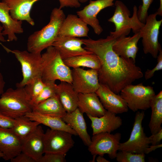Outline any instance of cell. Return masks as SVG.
Segmentation results:
<instances>
[{
  "label": "cell",
  "mask_w": 162,
  "mask_h": 162,
  "mask_svg": "<svg viewBox=\"0 0 162 162\" xmlns=\"http://www.w3.org/2000/svg\"><path fill=\"white\" fill-rule=\"evenodd\" d=\"M62 9L55 8L51 13L49 23L40 30L36 31L28 37L27 51L40 53L44 49L52 46L58 37L63 22L65 18Z\"/></svg>",
  "instance_id": "obj_2"
},
{
  "label": "cell",
  "mask_w": 162,
  "mask_h": 162,
  "mask_svg": "<svg viewBox=\"0 0 162 162\" xmlns=\"http://www.w3.org/2000/svg\"><path fill=\"white\" fill-rule=\"evenodd\" d=\"M45 86V83L40 77L38 78L26 85L24 88L27 94L32 101L41 92Z\"/></svg>",
  "instance_id": "obj_32"
},
{
  "label": "cell",
  "mask_w": 162,
  "mask_h": 162,
  "mask_svg": "<svg viewBox=\"0 0 162 162\" xmlns=\"http://www.w3.org/2000/svg\"><path fill=\"white\" fill-rule=\"evenodd\" d=\"M22 144V141L10 128L0 127V151L5 160H10L21 152Z\"/></svg>",
  "instance_id": "obj_16"
},
{
  "label": "cell",
  "mask_w": 162,
  "mask_h": 162,
  "mask_svg": "<svg viewBox=\"0 0 162 162\" xmlns=\"http://www.w3.org/2000/svg\"><path fill=\"white\" fill-rule=\"evenodd\" d=\"M162 147V144H159L149 146L145 150L144 154H148L151 152L157 149L160 148Z\"/></svg>",
  "instance_id": "obj_41"
},
{
  "label": "cell",
  "mask_w": 162,
  "mask_h": 162,
  "mask_svg": "<svg viewBox=\"0 0 162 162\" xmlns=\"http://www.w3.org/2000/svg\"><path fill=\"white\" fill-rule=\"evenodd\" d=\"M157 15L156 12L148 15L144 26L140 31L144 53H149L154 58H157L161 48L158 38L162 20H158Z\"/></svg>",
  "instance_id": "obj_8"
},
{
  "label": "cell",
  "mask_w": 162,
  "mask_h": 162,
  "mask_svg": "<svg viewBox=\"0 0 162 162\" xmlns=\"http://www.w3.org/2000/svg\"><path fill=\"white\" fill-rule=\"evenodd\" d=\"M44 132L39 125L22 142V152L28 154L38 162L44 152Z\"/></svg>",
  "instance_id": "obj_17"
},
{
  "label": "cell",
  "mask_w": 162,
  "mask_h": 162,
  "mask_svg": "<svg viewBox=\"0 0 162 162\" xmlns=\"http://www.w3.org/2000/svg\"><path fill=\"white\" fill-rule=\"evenodd\" d=\"M142 4L139 6L137 15L139 20L145 23L148 15V10L153 0H142Z\"/></svg>",
  "instance_id": "obj_35"
},
{
  "label": "cell",
  "mask_w": 162,
  "mask_h": 162,
  "mask_svg": "<svg viewBox=\"0 0 162 162\" xmlns=\"http://www.w3.org/2000/svg\"><path fill=\"white\" fill-rule=\"evenodd\" d=\"M87 116L91 122L93 135L103 132L111 133L119 128L122 123L120 117L107 110L100 117Z\"/></svg>",
  "instance_id": "obj_18"
},
{
  "label": "cell",
  "mask_w": 162,
  "mask_h": 162,
  "mask_svg": "<svg viewBox=\"0 0 162 162\" xmlns=\"http://www.w3.org/2000/svg\"><path fill=\"white\" fill-rule=\"evenodd\" d=\"M80 3H85L88 0H78Z\"/></svg>",
  "instance_id": "obj_46"
},
{
  "label": "cell",
  "mask_w": 162,
  "mask_h": 162,
  "mask_svg": "<svg viewBox=\"0 0 162 162\" xmlns=\"http://www.w3.org/2000/svg\"><path fill=\"white\" fill-rule=\"evenodd\" d=\"M83 114L77 108L72 112H66L62 119L76 133L84 144L88 147L91 143V139L87 132Z\"/></svg>",
  "instance_id": "obj_24"
},
{
  "label": "cell",
  "mask_w": 162,
  "mask_h": 162,
  "mask_svg": "<svg viewBox=\"0 0 162 162\" xmlns=\"http://www.w3.org/2000/svg\"><path fill=\"white\" fill-rule=\"evenodd\" d=\"M160 0V6L158 9L157 11L156 12L157 15L160 16H162V0Z\"/></svg>",
  "instance_id": "obj_45"
},
{
  "label": "cell",
  "mask_w": 162,
  "mask_h": 162,
  "mask_svg": "<svg viewBox=\"0 0 162 162\" xmlns=\"http://www.w3.org/2000/svg\"><path fill=\"white\" fill-rule=\"evenodd\" d=\"M115 5L114 14L108 21L114 23L115 28L114 31L110 32V34L116 39L128 35L131 29L134 34L139 32L144 23L138 18L136 6H134L133 15L130 17V10L122 2L116 1Z\"/></svg>",
  "instance_id": "obj_5"
},
{
  "label": "cell",
  "mask_w": 162,
  "mask_h": 162,
  "mask_svg": "<svg viewBox=\"0 0 162 162\" xmlns=\"http://www.w3.org/2000/svg\"><path fill=\"white\" fill-rule=\"evenodd\" d=\"M32 111L43 115L61 118L66 113L56 94L33 107Z\"/></svg>",
  "instance_id": "obj_27"
},
{
  "label": "cell",
  "mask_w": 162,
  "mask_h": 162,
  "mask_svg": "<svg viewBox=\"0 0 162 162\" xmlns=\"http://www.w3.org/2000/svg\"><path fill=\"white\" fill-rule=\"evenodd\" d=\"M152 112L148 127L151 134L162 129V91L155 95L150 105Z\"/></svg>",
  "instance_id": "obj_28"
},
{
  "label": "cell",
  "mask_w": 162,
  "mask_h": 162,
  "mask_svg": "<svg viewBox=\"0 0 162 162\" xmlns=\"http://www.w3.org/2000/svg\"><path fill=\"white\" fill-rule=\"evenodd\" d=\"M10 161L11 162H37L28 154L22 152L11 159Z\"/></svg>",
  "instance_id": "obj_38"
},
{
  "label": "cell",
  "mask_w": 162,
  "mask_h": 162,
  "mask_svg": "<svg viewBox=\"0 0 162 162\" xmlns=\"http://www.w3.org/2000/svg\"><path fill=\"white\" fill-rule=\"evenodd\" d=\"M0 44L8 53L13 54L20 63L22 79L16 83L17 87H23L35 79L41 78L42 58L40 53H33L26 50H10L1 43Z\"/></svg>",
  "instance_id": "obj_6"
},
{
  "label": "cell",
  "mask_w": 162,
  "mask_h": 162,
  "mask_svg": "<svg viewBox=\"0 0 162 162\" xmlns=\"http://www.w3.org/2000/svg\"><path fill=\"white\" fill-rule=\"evenodd\" d=\"M0 97V113L15 119L33 110L31 100L24 87L8 89Z\"/></svg>",
  "instance_id": "obj_4"
},
{
  "label": "cell",
  "mask_w": 162,
  "mask_h": 162,
  "mask_svg": "<svg viewBox=\"0 0 162 162\" xmlns=\"http://www.w3.org/2000/svg\"><path fill=\"white\" fill-rule=\"evenodd\" d=\"M115 0H90L89 3L82 10L76 12L77 15L88 25L90 26L94 33L100 35L103 29L99 24L97 16L103 9L113 6Z\"/></svg>",
  "instance_id": "obj_13"
},
{
  "label": "cell",
  "mask_w": 162,
  "mask_h": 162,
  "mask_svg": "<svg viewBox=\"0 0 162 162\" xmlns=\"http://www.w3.org/2000/svg\"><path fill=\"white\" fill-rule=\"evenodd\" d=\"M1 59L0 58V64H1Z\"/></svg>",
  "instance_id": "obj_48"
},
{
  "label": "cell",
  "mask_w": 162,
  "mask_h": 162,
  "mask_svg": "<svg viewBox=\"0 0 162 162\" xmlns=\"http://www.w3.org/2000/svg\"><path fill=\"white\" fill-rule=\"evenodd\" d=\"M41 92L32 101L33 108L41 102L56 94L55 82H47Z\"/></svg>",
  "instance_id": "obj_31"
},
{
  "label": "cell",
  "mask_w": 162,
  "mask_h": 162,
  "mask_svg": "<svg viewBox=\"0 0 162 162\" xmlns=\"http://www.w3.org/2000/svg\"><path fill=\"white\" fill-rule=\"evenodd\" d=\"M148 139L150 144L154 145L160 144L162 139V129L158 132L154 134H152Z\"/></svg>",
  "instance_id": "obj_40"
},
{
  "label": "cell",
  "mask_w": 162,
  "mask_h": 162,
  "mask_svg": "<svg viewBox=\"0 0 162 162\" xmlns=\"http://www.w3.org/2000/svg\"><path fill=\"white\" fill-rule=\"evenodd\" d=\"M3 30V28L1 25L0 22V41L2 42H5L7 41L6 40L4 37V35H3L2 33V31Z\"/></svg>",
  "instance_id": "obj_44"
},
{
  "label": "cell",
  "mask_w": 162,
  "mask_h": 162,
  "mask_svg": "<svg viewBox=\"0 0 162 162\" xmlns=\"http://www.w3.org/2000/svg\"><path fill=\"white\" fill-rule=\"evenodd\" d=\"M83 45L82 39L58 35L52 46L57 50L64 60L73 57L93 53L83 47Z\"/></svg>",
  "instance_id": "obj_14"
},
{
  "label": "cell",
  "mask_w": 162,
  "mask_h": 162,
  "mask_svg": "<svg viewBox=\"0 0 162 162\" xmlns=\"http://www.w3.org/2000/svg\"><path fill=\"white\" fill-rule=\"evenodd\" d=\"M140 32L132 36H122L116 39L112 49L118 56L124 58L132 59L135 62L138 51V42L140 38Z\"/></svg>",
  "instance_id": "obj_22"
},
{
  "label": "cell",
  "mask_w": 162,
  "mask_h": 162,
  "mask_svg": "<svg viewBox=\"0 0 162 162\" xmlns=\"http://www.w3.org/2000/svg\"><path fill=\"white\" fill-rule=\"evenodd\" d=\"M0 22L3 28V35L7 36L8 42L16 41L17 38L16 34L23 32L22 21L13 19L10 15L8 8L2 2H0Z\"/></svg>",
  "instance_id": "obj_19"
},
{
  "label": "cell",
  "mask_w": 162,
  "mask_h": 162,
  "mask_svg": "<svg viewBox=\"0 0 162 162\" xmlns=\"http://www.w3.org/2000/svg\"><path fill=\"white\" fill-rule=\"evenodd\" d=\"M59 3V8L62 9L64 7L77 8L80 6L81 4L78 0H58Z\"/></svg>",
  "instance_id": "obj_39"
},
{
  "label": "cell",
  "mask_w": 162,
  "mask_h": 162,
  "mask_svg": "<svg viewBox=\"0 0 162 162\" xmlns=\"http://www.w3.org/2000/svg\"><path fill=\"white\" fill-rule=\"evenodd\" d=\"M89 31L88 25L77 15L69 14L64 20L58 35L78 38L88 37Z\"/></svg>",
  "instance_id": "obj_20"
},
{
  "label": "cell",
  "mask_w": 162,
  "mask_h": 162,
  "mask_svg": "<svg viewBox=\"0 0 162 162\" xmlns=\"http://www.w3.org/2000/svg\"><path fill=\"white\" fill-rule=\"evenodd\" d=\"M25 116L31 120L38 122L51 129L65 131L73 135H77L76 133L61 118L43 115L33 111L27 113Z\"/></svg>",
  "instance_id": "obj_26"
},
{
  "label": "cell",
  "mask_w": 162,
  "mask_h": 162,
  "mask_svg": "<svg viewBox=\"0 0 162 162\" xmlns=\"http://www.w3.org/2000/svg\"><path fill=\"white\" fill-rule=\"evenodd\" d=\"M56 94L66 112H70L77 108L78 93L71 84L61 82L56 86Z\"/></svg>",
  "instance_id": "obj_25"
},
{
  "label": "cell",
  "mask_w": 162,
  "mask_h": 162,
  "mask_svg": "<svg viewBox=\"0 0 162 162\" xmlns=\"http://www.w3.org/2000/svg\"><path fill=\"white\" fill-rule=\"evenodd\" d=\"M96 160L98 162H110V161L104 158L103 156L98 155Z\"/></svg>",
  "instance_id": "obj_43"
},
{
  "label": "cell",
  "mask_w": 162,
  "mask_h": 162,
  "mask_svg": "<svg viewBox=\"0 0 162 162\" xmlns=\"http://www.w3.org/2000/svg\"><path fill=\"white\" fill-rule=\"evenodd\" d=\"M84 48L98 58L100 67L98 71L100 83L118 94L124 87L143 76L141 68L132 59L122 57L112 49L116 38L110 34L105 38L82 39Z\"/></svg>",
  "instance_id": "obj_1"
},
{
  "label": "cell",
  "mask_w": 162,
  "mask_h": 162,
  "mask_svg": "<svg viewBox=\"0 0 162 162\" xmlns=\"http://www.w3.org/2000/svg\"><path fill=\"white\" fill-rule=\"evenodd\" d=\"M95 92L106 110L116 114L128 111V108L124 100L106 85L100 83L99 87Z\"/></svg>",
  "instance_id": "obj_15"
},
{
  "label": "cell",
  "mask_w": 162,
  "mask_h": 162,
  "mask_svg": "<svg viewBox=\"0 0 162 162\" xmlns=\"http://www.w3.org/2000/svg\"><path fill=\"white\" fill-rule=\"evenodd\" d=\"M3 153L1 152L0 151V158H3Z\"/></svg>",
  "instance_id": "obj_47"
},
{
  "label": "cell",
  "mask_w": 162,
  "mask_h": 162,
  "mask_svg": "<svg viewBox=\"0 0 162 162\" xmlns=\"http://www.w3.org/2000/svg\"><path fill=\"white\" fill-rule=\"evenodd\" d=\"M15 122V119L7 116L0 113V127L10 129L13 128Z\"/></svg>",
  "instance_id": "obj_37"
},
{
  "label": "cell",
  "mask_w": 162,
  "mask_h": 162,
  "mask_svg": "<svg viewBox=\"0 0 162 162\" xmlns=\"http://www.w3.org/2000/svg\"><path fill=\"white\" fill-rule=\"evenodd\" d=\"M38 162H65L66 154L53 153H45Z\"/></svg>",
  "instance_id": "obj_34"
},
{
  "label": "cell",
  "mask_w": 162,
  "mask_h": 162,
  "mask_svg": "<svg viewBox=\"0 0 162 162\" xmlns=\"http://www.w3.org/2000/svg\"><path fill=\"white\" fill-rule=\"evenodd\" d=\"M117 152L116 158L118 162H145V154L134 153L120 151Z\"/></svg>",
  "instance_id": "obj_33"
},
{
  "label": "cell",
  "mask_w": 162,
  "mask_h": 162,
  "mask_svg": "<svg viewBox=\"0 0 162 162\" xmlns=\"http://www.w3.org/2000/svg\"><path fill=\"white\" fill-rule=\"evenodd\" d=\"M40 124L38 122L32 121L24 115L15 118L14 126L10 129L22 142Z\"/></svg>",
  "instance_id": "obj_30"
},
{
  "label": "cell",
  "mask_w": 162,
  "mask_h": 162,
  "mask_svg": "<svg viewBox=\"0 0 162 162\" xmlns=\"http://www.w3.org/2000/svg\"><path fill=\"white\" fill-rule=\"evenodd\" d=\"M73 135L68 132L48 129L44 134V152L66 154L74 146Z\"/></svg>",
  "instance_id": "obj_11"
},
{
  "label": "cell",
  "mask_w": 162,
  "mask_h": 162,
  "mask_svg": "<svg viewBox=\"0 0 162 162\" xmlns=\"http://www.w3.org/2000/svg\"><path fill=\"white\" fill-rule=\"evenodd\" d=\"M77 108L83 114L93 117L103 115L106 110L95 92L78 94Z\"/></svg>",
  "instance_id": "obj_23"
},
{
  "label": "cell",
  "mask_w": 162,
  "mask_h": 162,
  "mask_svg": "<svg viewBox=\"0 0 162 162\" xmlns=\"http://www.w3.org/2000/svg\"><path fill=\"white\" fill-rule=\"evenodd\" d=\"M157 63L156 66L152 69H147L145 72V78L146 80L149 79L153 76L157 71L162 69V50L161 48L159 51L157 57Z\"/></svg>",
  "instance_id": "obj_36"
},
{
  "label": "cell",
  "mask_w": 162,
  "mask_h": 162,
  "mask_svg": "<svg viewBox=\"0 0 162 162\" xmlns=\"http://www.w3.org/2000/svg\"><path fill=\"white\" fill-rule=\"evenodd\" d=\"M71 84L78 94L95 92L99 87L100 83L97 70L74 68L71 70Z\"/></svg>",
  "instance_id": "obj_12"
},
{
  "label": "cell",
  "mask_w": 162,
  "mask_h": 162,
  "mask_svg": "<svg viewBox=\"0 0 162 162\" xmlns=\"http://www.w3.org/2000/svg\"><path fill=\"white\" fill-rule=\"evenodd\" d=\"M121 134H114L107 132L100 133L93 135L88 150L93 156L92 162H94L97 155L103 156L108 155L111 159L115 158L118 150Z\"/></svg>",
  "instance_id": "obj_9"
},
{
  "label": "cell",
  "mask_w": 162,
  "mask_h": 162,
  "mask_svg": "<svg viewBox=\"0 0 162 162\" xmlns=\"http://www.w3.org/2000/svg\"><path fill=\"white\" fill-rule=\"evenodd\" d=\"M120 93L128 109L134 112L139 110L144 111L150 108L155 95L153 87L145 86L142 83L136 85L129 84L122 89Z\"/></svg>",
  "instance_id": "obj_7"
},
{
  "label": "cell",
  "mask_w": 162,
  "mask_h": 162,
  "mask_svg": "<svg viewBox=\"0 0 162 162\" xmlns=\"http://www.w3.org/2000/svg\"><path fill=\"white\" fill-rule=\"evenodd\" d=\"M41 57V78L44 83L55 82L58 80L71 84V70L64 63L54 46H52L46 48Z\"/></svg>",
  "instance_id": "obj_3"
},
{
  "label": "cell",
  "mask_w": 162,
  "mask_h": 162,
  "mask_svg": "<svg viewBox=\"0 0 162 162\" xmlns=\"http://www.w3.org/2000/svg\"><path fill=\"white\" fill-rule=\"evenodd\" d=\"M63 61L67 66L73 68L80 67H87L98 71L100 67L99 58L93 53L70 57Z\"/></svg>",
  "instance_id": "obj_29"
},
{
  "label": "cell",
  "mask_w": 162,
  "mask_h": 162,
  "mask_svg": "<svg viewBox=\"0 0 162 162\" xmlns=\"http://www.w3.org/2000/svg\"><path fill=\"white\" fill-rule=\"evenodd\" d=\"M144 116V111H137L130 137L126 141L120 143L118 151L144 154L145 150L150 144L148 137L146 135L142 125Z\"/></svg>",
  "instance_id": "obj_10"
},
{
  "label": "cell",
  "mask_w": 162,
  "mask_h": 162,
  "mask_svg": "<svg viewBox=\"0 0 162 162\" xmlns=\"http://www.w3.org/2000/svg\"><path fill=\"white\" fill-rule=\"evenodd\" d=\"M40 0H2L9 10L11 17L14 20L26 21L32 26L34 25L30 11L33 4Z\"/></svg>",
  "instance_id": "obj_21"
},
{
  "label": "cell",
  "mask_w": 162,
  "mask_h": 162,
  "mask_svg": "<svg viewBox=\"0 0 162 162\" xmlns=\"http://www.w3.org/2000/svg\"><path fill=\"white\" fill-rule=\"evenodd\" d=\"M5 82L4 80L3 75L0 73V95L2 94L4 92V89Z\"/></svg>",
  "instance_id": "obj_42"
}]
</instances>
